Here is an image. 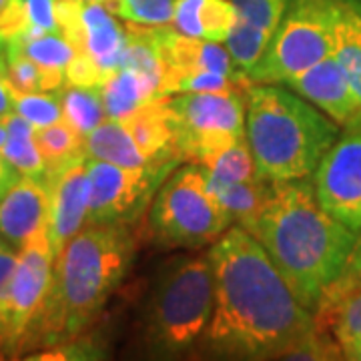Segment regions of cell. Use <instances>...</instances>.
<instances>
[{
	"label": "cell",
	"instance_id": "6da1fadb",
	"mask_svg": "<svg viewBox=\"0 0 361 361\" xmlns=\"http://www.w3.org/2000/svg\"><path fill=\"white\" fill-rule=\"evenodd\" d=\"M209 261L215 305L207 339L221 355L283 357L315 329L313 311L301 305L267 251L241 225L221 235Z\"/></svg>",
	"mask_w": 361,
	"mask_h": 361
},
{
	"label": "cell",
	"instance_id": "7a4b0ae2",
	"mask_svg": "<svg viewBox=\"0 0 361 361\" xmlns=\"http://www.w3.org/2000/svg\"><path fill=\"white\" fill-rule=\"evenodd\" d=\"M249 233L310 311L343 273L357 241V233L323 209L311 179L273 180L269 201Z\"/></svg>",
	"mask_w": 361,
	"mask_h": 361
},
{
	"label": "cell",
	"instance_id": "3957f363",
	"mask_svg": "<svg viewBox=\"0 0 361 361\" xmlns=\"http://www.w3.org/2000/svg\"><path fill=\"white\" fill-rule=\"evenodd\" d=\"M133 257V239L123 223H89L54 257V281L39 317L47 336L80 334L123 281Z\"/></svg>",
	"mask_w": 361,
	"mask_h": 361
},
{
	"label": "cell",
	"instance_id": "277c9868",
	"mask_svg": "<svg viewBox=\"0 0 361 361\" xmlns=\"http://www.w3.org/2000/svg\"><path fill=\"white\" fill-rule=\"evenodd\" d=\"M247 142L267 180L311 179L339 129L305 99L275 82L245 87Z\"/></svg>",
	"mask_w": 361,
	"mask_h": 361
},
{
	"label": "cell",
	"instance_id": "5b68a950",
	"mask_svg": "<svg viewBox=\"0 0 361 361\" xmlns=\"http://www.w3.org/2000/svg\"><path fill=\"white\" fill-rule=\"evenodd\" d=\"M215 305L213 265L187 259L169 267L157 281L147 310V336L161 351H185L207 334Z\"/></svg>",
	"mask_w": 361,
	"mask_h": 361
},
{
	"label": "cell",
	"instance_id": "8992f818",
	"mask_svg": "<svg viewBox=\"0 0 361 361\" xmlns=\"http://www.w3.org/2000/svg\"><path fill=\"white\" fill-rule=\"evenodd\" d=\"M233 221L207 185L205 171L191 163L173 173L149 211V227L165 247H201L219 239Z\"/></svg>",
	"mask_w": 361,
	"mask_h": 361
},
{
	"label": "cell",
	"instance_id": "52a82bcc",
	"mask_svg": "<svg viewBox=\"0 0 361 361\" xmlns=\"http://www.w3.org/2000/svg\"><path fill=\"white\" fill-rule=\"evenodd\" d=\"M329 54H336V0H293L247 77L251 82H287Z\"/></svg>",
	"mask_w": 361,
	"mask_h": 361
},
{
	"label": "cell",
	"instance_id": "ba28073f",
	"mask_svg": "<svg viewBox=\"0 0 361 361\" xmlns=\"http://www.w3.org/2000/svg\"><path fill=\"white\" fill-rule=\"evenodd\" d=\"M180 161L201 163L245 137V87L169 97Z\"/></svg>",
	"mask_w": 361,
	"mask_h": 361
},
{
	"label": "cell",
	"instance_id": "9c48e42d",
	"mask_svg": "<svg viewBox=\"0 0 361 361\" xmlns=\"http://www.w3.org/2000/svg\"><path fill=\"white\" fill-rule=\"evenodd\" d=\"M52 281L54 251L49 231H40L23 249H18V263L6 307V325L0 339L8 351L18 348L28 336L30 327L39 322L51 295Z\"/></svg>",
	"mask_w": 361,
	"mask_h": 361
},
{
	"label": "cell",
	"instance_id": "30bf717a",
	"mask_svg": "<svg viewBox=\"0 0 361 361\" xmlns=\"http://www.w3.org/2000/svg\"><path fill=\"white\" fill-rule=\"evenodd\" d=\"M313 189L327 213L361 233V123L345 127L313 173Z\"/></svg>",
	"mask_w": 361,
	"mask_h": 361
},
{
	"label": "cell",
	"instance_id": "8fae6325",
	"mask_svg": "<svg viewBox=\"0 0 361 361\" xmlns=\"http://www.w3.org/2000/svg\"><path fill=\"white\" fill-rule=\"evenodd\" d=\"M165 167H118L89 159V223L113 225L133 219L153 193L155 183L167 175Z\"/></svg>",
	"mask_w": 361,
	"mask_h": 361
},
{
	"label": "cell",
	"instance_id": "7c38bea8",
	"mask_svg": "<svg viewBox=\"0 0 361 361\" xmlns=\"http://www.w3.org/2000/svg\"><path fill=\"white\" fill-rule=\"evenodd\" d=\"M56 20L61 35L77 52H85L109 77L121 68L127 44V28L116 23L103 2L56 0Z\"/></svg>",
	"mask_w": 361,
	"mask_h": 361
},
{
	"label": "cell",
	"instance_id": "4fadbf2b",
	"mask_svg": "<svg viewBox=\"0 0 361 361\" xmlns=\"http://www.w3.org/2000/svg\"><path fill=\"white\" fill-rule=\"evenodd\" d=\"M49 239L54 257L89 221V157L78 155L59 167L49 169Z\"/></svg>",
	"mask_w": 361,
	"mask_h": 361
},
{
	"label": "cell",
	"instance_id": "5bb4252c",
	"mask_svg": "<svg viewBox=\"0 0 361 361\" xmlns=\"http://www.w3.org/2000/svg\"><path fill=\"white\" fill-rule=\"evenodd\" d=\"M287 85L305 101L322 109L337 125L351 127L355 123H361V104L357 94L336 54H329L319 63L305 68L303 73L287 80Z\"/></svg>",
	"mask_w": 361,
	"mask_h": 361
},
{
	"label": "cell",
	"instance_id": "9a60e30c",
	"mask_svg": "<svg viewBox=\"0 0 361 361\" xmlns=\"http://www.w3.org/2000/svg\"><path fill=\"white\" fill-rule=\"evenodd\" d=\"M49 187L44 177L20 175L0 199V235L14 249L49 231Z\"/></svg>",
	"mask_w": 361,
	"mask_h": 361
},
{
	"label": "cell",
	"instance_id": "2e32d148",
	"mask_svg": "<svg viewBox=\"0 0 361 361\" xmlns=\"http://www.w3.org/2000/svg\"><path fill=\"white\" fill-rule=\"evenodd\" d=\"M121 123L127 127L135 145L151 165L165 167L180 161L175 115L171 111L169 97H159L151 103L142 104L141 109L125 116Z\"/></svg>",
	"mask_w": 361,
	"mask_h": 361
},
{
	"label": "cell",
	"instance_id": "e0dca14e",
	"mask_svg": "<svg viewBox=\"0 0 361 361\" xmlns=\"http://www.w3.org/2000/svg\"><path fill=\"white\" fill-rule=\"evenodd\" d=\"M315 329L336 337L345 353L361 339V287L334 281L325 291L313 311Z\"/></svg>",
	"mask_w": 361,
	"mask_h": 361
},
{
	"label": "cell",
	"instance_id": "ac0fdd59",
	"mask_svg": "<svg viewBox=\"0 0 361 361\" xmlns=\"http://www.w3.org/2000/svg\"><path fill=\"white\" fill-rule=\"evenodd\" d=\"M235 20L231 0H177L171 26L187 37L223 42Z\"/></svg>",
	"mask_w": 361,
	"mask_h": 361
},
{
	"label": "cell",
	"instance_id": "d6986e66",
	"mask_svg": "<svg viewBox=\"0 0 361 361\" xmlns=\"http://www.w3.org/2000/svg\"><path fill=\"white\" fill-rule=\"evenodd\" d=\"M101 94H103L106 118H116V121H123L125 116L141 109L142 104L163 97L159 82L127 66L116 68L115 73L106 77L101 87Z\"/></svg>",
	"mask_w": 361,
	"mask_h": 361
},
{
	"label": "cell",
	"instance_id": "ffe728a7",
	"mask_svg": "<svg viewBox=\"0 0 361 361\" xmlns=\"http://www.w3.org/2000/svg\"><path fill=\"white\" fill-rule=\"evenodd\" d=\"M85 153L89 159L113 163L118 167H155L135 145L127 127L116 118H104L94 130L85 137Z\"/></svg>",
	"mask_w": 361,
	"mask_h": 361
},
{
	"label": "cell",
	"instance_id": "44dd1931",
	"mask_svg": "<svg viewBox=\"0 0 361 361\" xmlns=\"http://www.w3.org/2000/svg\"><path fill=\"white\" fill-rule=\"evenodd\" d=\"M336 56L361 104V0H336Z\"/></svg>",
	"mask_w": 361,
	"mask_h": 361
},
{
	"label": "cell",
	"instance_id": "7402d4cb",
	"mask_svg": "<svg viewBox=\"0 0 361 361\" xmlns=\"http://www.w3.org/2000/svg\"><path fill=\"white\" fill-rule=\"evenodd\" d=\"M197 165H201L205 171L207 185L213 195L219 193L221 189H225L229 185L241 183V180L251 179L257 175L255 159H253L251 147L247 142V135L229 147H225L219 153L207 157L205 161H201Z\"/></svg>",
	"mask_w": 361,
	"mask_h": 361
},
{
	"label": "cell",
	"instance_id": "603a6c76",
	"mask_svg": "<svg viewBox=\"0 0 361 361\" xmlns=\"http://www.w3.org/2000/svg\"><path fill=\"white\" fill-rule=\"evenodd\" d=\"M271 193H273V180L255 175L251 179L221 189L219 193H215V197L219 199V203L227 211L231 221L251 231L263 207L267 205Z\"/></svg>",
	"mask_w": 361,
	"mask_h": 361
},
{
	"label": "cell",
	"instance_id": "cb8c5ba5",
	"mask_svg": "<svg viewBox=\"0 0 361 361\" xmlns=\"http://www.w3.org/2000/svg\"><path fill=\"white\" fill-rule=\"evenodd\" d=\"M4 66L6 77L14 89L25 92H39V90H61L65 89V73L42 68L32 59H28L18 42H4Z\"/></svg>",
	"mask_w": 361,
	"mask_h": 361
},
{
	"label": "cell",
	"instance_id": "d4e9b609",
	"mask_svg": "<svg viewBox=\"0 0 361 361\" xmlns=\"http://www.w3.org/2000/svg\"><path fill=\"white\" fill-rule=\"evenodd\" d=\"M63 101V118L77 129L82 137L94 130L104 118L103 94L99 87H66L61 92Z\"/></svg>",
	"mask_w": 361,
	"mask_h": 361
},
{
	"label": "cell",
	"instance_id": "484cf974",
	"mask_svg": "<svg viewBox=\"0 0 361 361\" xmlns=\"http://www.w3.org/2000/svg\"><path fill=\"white\" fill-rule=\"evenodd\" d=\"M271 37L273 35L237 16L235 25L225 39V49L231 54L233 66L239 75L247 77L251 73V68L257 65L259 59L267 51Z\"/></svg>",
	"mask_w": 361,
	"mask_h": 361
},
{
	"label": "cell",
	"instance_id": "4316f807",
	"mask_svg": "<svg viewBox=\"0 0 361 361\" xmlns=\"http://www.w3.org/2000/svg\"><path fill=\"white\" fill-rule=\"evenodd\" d=\"M35 141L47 163V171L59 167L75 157L85 155V137L77 129H73L65 118L35 130Z\"/></svg>",
	"mask_w": 361,
	"mask_h": 361
},
{
	"label": "cell",
	"instance_id": "83f0119b",
	"mask_svg": "<svg viewBox=\"0 0 361 361\" xmlns=\"http://www.w3.org/2000/svg\"><path fill=\"white\" fill-rule=\"evenodd\" d=\"M11 97H13L14 111L25 116L35 129H42V127L63 121L61 94H52V90L25 92V90L14 89L11 85Z\"/></svg>",
	"mask_w": 361,
	"mask_h": 361
},
{
	"label": "cell",
	"instance_id": "f1b7e54d",
	"mask_svg": "<svg viewBox=\"0 0 361 361\" xmlns=\"http://www.w3.org/2000/svg\"><path fill=\"white\" fill-rule=\"evenodd\" d=\"M14 42L20 44V49L25 51L28 59H32L42 68H51V71H63L65 73L68 63L77 54L73 44L61 32H47L40 37L14 40Z\"/></svg>",
	"mask_w": 361,
	"mask_h": 361
},
{
	"label": "cell",
	"instance_id": "f546056e",
	"mask_svg": "<svg viewBox=\"0 0 361 361\" xmlns=\"http://www.w3.org/2000/svg\"><path fill=\"white\" fill-rule=\"evenodd\" d=\"M177 0H115L109 8L127 23L142 26L171 25Z\"/></svg>",
	"mask_w": 361,
	"mask_h": 361
},
{
	"label": "cell",
	"instance_id": "4dcf8cb0",
	"mask_svg": "<svg viewBox=\"0 0 361 361\" xmlns=\"http://www.w3.org/2000/svg\"><path fill=\"white\" fill-rule=\"evenodd\" d=\"M0 157L25 177H44L47 163L40 155L35 137H6L0 147Z\"/></svg>",
	"mask_w": 361,
	"mask_h": 361
},
{
	"label": "cell",
	"instance_id": "1f68e13d",
	"mask_svg": "<svg viewBox=\"0 0 361 361\" xmlns=\"http://www.w3.org/2000/svg\"><path fill=\"white\" fill-rule=\"evenodd\" d=\"M237 16L273 35L293 0H231Z\"/></svg>",
	"mask_w": 361,
	"mask_h": 361
},
{
	"label": "cell",
	"instance_id": "d6a6232c",
	"mask_svg": "<svg viewBox=\"0 0 361 361\" xmlns=\"http://www.w3.org/2000/svg\"><path fill=\"white\" fill-rule=\"evenodd\" d=\"M28 39L47 32H61L56 20V0H25Z\"/></svg>",
	"mask_w": 361,
	"mask_h": 361
},
{
	"label": "cell",
	"instance_id": "836d02e7",
	"mask_svg": "<svg viewBox=\"0 0 361 361\" xmlns=\"http://www.w3.org/2000/svg\"><path fill=\"white\" fill-rule=\"evenodd\" d=\"M106 75L92 63L89 54L77 52L65 68L66 87H103Z\"/></svg>",
	"mask_w": 361,
	"mask_h": 361
},
{
	"label": "cell",
	"instance_id": "e575fe53",
	"mask_svg": "<svg viewBox=\"0 0 361 361\" xmlns=\"http://www.w3.org/2000/svg\"><path fill=\"white\" fill-rule=\"evenodd\" d=\"M16 263H18V253H14V247L0 251V311L4 315V325H6V307H8V295H11Z\"/></svg>",
	"mask_w": 361,
	"mask_h": 361
},
{
	"label": "cell",
	"instance_id": "d590c367",
	"mask_svg": "<svg viewBox=\"0 0 361 361\" xmlns=\"http://www.w3.org/2000/svg\"><path fill=\"white\" fill-rule=\"evenodd\" d=\"M337 281L348 285V287H361V233L357 235V241L349 253L348 265H345L343 273L337 277Z\"/></svg>",
	"mask_w": 361,
	"mask_h": 361
},
{
	"label": "cell",
	"instance_id": "8d00e7d4",
	"mask_svg": "<svg viewBox=\"0 0 361 361\" xmlns=\"http://www.w3.org/2000/svg\"><path fill=\"white\" fill-rule=\"evenodd\" d=\"M0 123L6 130V137H35V130H37L25 116L18 115L16 111L2 116Z\"/></svg>",
	"mask_w": 361,
	"mask_h": 361
},
{
	"label": "cell",
	"instance_id": "74e56055",
	"mask_svg": "<svg viewBox=\"0 0 361 361\" xmlns=\"http://www.w3.org/2000/svg\"><path fill=\"white\" fill-rule=\"evenodd\" d=\"M13 97H11V82L6 77V66H4V54H0V118L8 113H13Z\"/></svg>",
	"mask_w": 361,
	"mask_h": 361
},
{
	"label": "cell",
	"instance_id": "f35d334b",
	"mask_svg": "<svg viewBox=\"0 0 361 361\" xmlns=\"http://www.w3.org/2000/svg\"><path fill=\"white\" fill-rule=\"evenodd\" d=\"M16 179H18V173L0 157V199L13 187Z\"/></svg>",
	"mask_w": 361,
	"mask_h": 361
},
{
	"label": "cell",
	"instance_id": "ab89813d",
	"mask_svg": "<svg viewBox=\"0 0 361 361\" xmlns=\"http://www.w3.org/2000/svg\"><path fill=\"white\" fill-rule=\"evenodd\" d=\"M343 360H353V361H361V339L357 343H353L351 348L343 353Z\"/></svg>",
	"mask_w": 361,
	"mask_h": 361
},
{
	"label": "cell",
	"instance_id": "60d3db41",
	"mask_svg": "<svg viewBox=\"0 0 361 361\" xmlns=\"http://www.w3.org/2000/svg\"><path fill=\"white\" fill-rule=\"evenodd\" d=\"M13 2L14 0H0V18H2V16L6 14V11L13 6Z\"/></svg>",
	"mask_w": 361,
	"mask_h": 361
},
{
	"label": "cell",
	"instance_id": "b9f144b4",
	"mask_svg": "<svg viewBox=\"0 0 361 361\" xmlns=\"http://www.w3.org/2000/svg\"><path fill=\"white\" fill-rule=\"evenodd\" d=\"M4 141H6V130H4L2 123H0V147L4 145Z\"/></svg>",
	"mask_w": 361,
	"mask_h": 361
},
{
	"label": "cell",
	"instance_id": "7bdbcfd3",
	"mask_svg": "<svg viewBox=\"0 0 361 361\" xmlns=\"http://www.w3.org/2000/svg\"><path fill=\"white\" fill-rule=\"evenodd\" d=\"M8 243H6V239H4V237H2V235H0V251H4V249H8Z\"/></svg>",
	"mask_w": 361,
	"mask_h": 361
},
{
	"label": "cell",
	"instance_id": "ee69618b",
	"mask_svg": "<svg viewBox=\"0 0 361 361\" xmlns=\"http://www.w3.org/2000/svg\"><path fill=\"white\" fill-rule=\"evenodd\" d=\"M2 334H4V315L0 311V339H2Z\"/></svg>",
	"mask_w": 361,
	"mask_h": 361
},
{
	"label": "cell",
	"instance_id": "f6af8a7d",
	"mask_svg": "<svg viewBox=\"0 0 361 361\" xmlns=\"http://www.w3.org/2000/svg\"><path fill=\"white\" fill-rule=\"evenodd\" d=\"M94 2H103V4H106V8H111L115 0H94Z\"/></svg>",
	"mask_w": 361,
	"mask_h": 361
},
{
	"label": "cell",
	"instance_id": "bcb514c9",
	"mask_svg": "<svg viewBox=\"0 0 361 361\" xmlns=\"http://www.w3.org/2000/svg\"><path fill=\"white\" fill-rule=\"evenodd\" d=\"M2 357H4V355H2V351H0V360H2Z\"/></svg>",
	"mask_w": 361,
	"mask_h": 361
}]
</instances>
